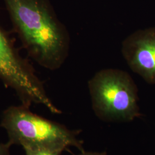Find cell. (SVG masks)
<instances>
[{"mask_svg": "<svg viewBox=\"0 0 155 155\" xmlns=\"http://www.w3.org/2000/svg\"><path fill=\"white\" fill-rule=\"evenodd\" d=\"M13 26L28 54L39 65L59 68L70 50V35L49 0H4Z\"/></svg>", "mask_w": 155, "mask_h": 155, "instance_id": "obj_1", "label": "cell"}, {"mask_svg": "<svg viewBox=\"0 0 155 155\" xmlns=\"http://www.w3.org/2000/svg\"><path fill=\"white\" fill-rule=\"evenodd\" d=\"M1 126L6 132L12 145H20L26 149L53 148L65 150L74 147L81 152L82 142L77 133L64 125L39 116L29 106H13L4 111Z\"/></svg>", "mask_w": 155, "mask_h": 155, "instance_id": "obj_2", "label": "cell"}, {"mask_svg": "<svg viewBox=\"0 0 155 155\" xmlns=\"http://www.w3.org/2000/svg\"><path fill=\"white\" fill-rule=\"evenodd\" d=\"M88 87L93 110L100 119L129 122L140 116L138 89L127 71L101 70L89 80Z\"/></svg>", "mask_w": 155, "mask_h": 155, "instance_id": "obj_3", "label": "cell"}, {"mask_svg": "<svg viewBox=\"0 0 155 155\" xmlns=\"http://www.w3.org/2000/svg\"><path fill=\"white\" fill-rule=\"evenodd\" d=\"M0 81L14 90L22 104L45 106L53 114L61 111L50 100L43 83L23 59L4 31L0 29Z\"/></svg>", "mask_w": 155, "mask_h": 155, "instance_id": "obj_4", "label": "cell"}, {"mask_svg": "<svg viewBox=\"0 0 155 155\" xmlns=\"http://www.w3.org/2000/svg\"><path fill=\"white\" fill-rule=\"evenodd\" d=\"M122 55L129 67L144 81L155 84V27L134 31L123 40Z\"/></svg>", "mask_w": 155, "mask_h": 155, "instance_id": "obj_5", "label": "cell"}, {"mask_svg": "<svg viewBox=\"0 0 155 155\" xmlns=\"http://www.w3.org/2000/svg\"><path fill=\"white\" fill-rule=\"evenodd\" d=\"M25 155H61L64 150L53 148L26 149L24 150Z\"/></svg>", "mask_w": 155, "mask_h": 155, "instance_id": "obj_6", "label": "cell"}, {"mask_svg": "<svg viewBox=\"0 0 155 155\" xmlns=\"http://www.w3.org/2000/svg\"><path fill=\"white\" fill-rule=\"evenodd\" d=\"M11 144L9 142L6 143H0V155H10V148Z\"/></svg>", "mask_w": 155, "mask_h": 155, "instance_id": "obj_7", "label": "cell"}, {"mask_svg": "<svg viewBox=\"0 0 155 155\" xmlns=\"http://www.w3.org/2000/svg\"><path fill=\"white\" fill-rule=\"evenodd\" d=\"M77 155H106V152H86L85 150L81 151L79 154Z\"/></svg>", "mask_w": 155, "mask_h": 155, "instance_id": "obj_8", "label": "cell"}]
</instances>
